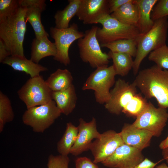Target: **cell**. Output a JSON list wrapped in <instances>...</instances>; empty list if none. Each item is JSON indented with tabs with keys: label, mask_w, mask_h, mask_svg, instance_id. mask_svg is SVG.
Masks as SVG:
<instances>
[{
	"label": "cell",
	"mask_w": 168,
	"mask_h": 168,
	"mask_svg": "<svg viewBox=\"0 0 168 168\" xmlns=\"http://www.w3.org/2000/svg\"><path fill=\"white\" fill-rule=\"evenodd\" d=\"M81 0H69L68 4L62 10L58 11L54 16L55 27L58 29L68 28L70 22L78 11Z\"/></svg>",
	"instance_id": "obj_24"
},
{
	"label": "cell",
	"mask_w": 168,
	"mask_h": 168,
	"mask_svg": "<svg viewBox=\"0 0 168 168\" xmlns=\"http://www.w3.org/2000/svg\"><path fill=\"white\" fill-rule=\"evenodd\" d=\"M61 114L52 100L46 104L27 109L23 115L22 120L34 132L42 133L54 124Z\"/></svg>",
	"instance_id": "obj_8"
},
{
	"label": "cell",
	"mask_w": 168,
	"mask_h": 168,
	"mask_svg": "<svg viewBox=\"0 0 168 168\" xmlns=\"http://www.w3.org/2000/svg\"><path fill=\"white\" fill-rule=\"evenodd\" d=\"M167 18L165 17L155 21L152 28L145 34L141 35L137 39V52L133 67L134 75L138 74L141 63L148 54L166 44Z\"/></svg>",
	"instance_id": "obj_4"
},
{
	"label": "cell",
	"mask_w": 168,
	"mask_h": 168,
	"mask_svg": "<svg viewBox=\"0 0 168 168\" xmlns=\"http://www.w3.org/2000/svg\"><path fill=\"white\" fill-rule=\"evenodd\" d=\"M79 122L77 138L70 153L74 156H78L89 150L92 140L99 138L101 134L97 130L96 121L95 118L93 117L88 122L80 118Z\"/></svg>",
	"instance_id": "obj_14"
},
{
	"label": "cell",
	"mask_w": 168,
	"mask_h": 168,
	"mask_svg": "<svg viewBox=\"0 0 168 168\" xmlns=\"http://www.w3.org/2000/svg\"><path fill=\"white\" fill-rule=\"evenodd\" d=\"M165 17H168V0H159L153 7L151 18L153 21Z\"/></svg>",
	"instance_id": "obj_31"
},
{
	"label": "cell",
	"mask_w": 168,
	"mask_h": 168,
	"mask_svg": "<svg viewBox=\"0 0 168 168\" xmlns=\"http://www.w3.org/2000/svg\"><path fill=\"white\" fill-rule=\"evenodd\" d=\"M108 14V0H81L76 16L84 24H91Z\"/></svg>",
	"instance_id": "obj_15"
},
{
	"label": "cell",
	"mask_w": 168,
	"mask_h": 168,
	"mask_svg": "<svg viewBox=\"0 0 168 168\" xmlns=\"http://www.w3.org/2000/svg\"><path fill=\"white\" fill-rule=\"evenodd\" d=\"M50 33L54 40L57 49V53L54 59L66 66L69 64V47L75 40L83 37L85 33L79 30L77 25L75 23L65 29L51 27Z\"/></svg>",
	"instance_id": "obj_10"
},
{
	"label": "cell",
	"mask_w": 168,
	"mask_h": 168,
	"mask_svg": "<svg viewBox=\"0 0 168 168\" xmlns=\"http://www.w3.org/2000/svg\"><path fill=\"white\" fill-rule=\"evenodd\" d=\"M135 84L129 83L119 78L114 87L110 91V97L105 104V108L110 113L136 118L146 108L148 102L144 97L138 93Z\"/></svg>",
	"instance_id": "obj_1"
},
{
	"label": "cell",
	"mask_w": 168,
	"mask_h": 168,
	"mask_svg": "<svg viewBox=\"0 0 168 168\" xmlns=\"http://www.w3.org/2000/svg\"><path fill=\"white\" fill-rule=\"evenodd\" d=\"M108 54L113 62L116 75L122 77L127 75L133 68V61L132 57L125 54L110 51Z\"/></svg>",
	"instance_id": "obj_26"
},
{
	"label": "cell",
	"mask_w": 168,
	"mask_h": 168,
	"mask_svg": "<svg viewBox=\"0 0 168 168\" xmlns=\"http://www.w3.org/2000/svg\"><path fill=\"white\" fill-rule=\"evenodd\" d=\"M54 156L51 154L49 156L47 164V168H55Z\"/></svg>",
	"instance_id": "obj_38"
},
{
	"label": "cell",
	"mask_w": 168,
	"mask_h": 168,
	"mask_svg": "<svg viewBox=\"0 0 168 168\" xmlns=\"http://www.w3.org/2000/svg\"><path fill=\"white\" fill-rule=\"evenodd\" d=\"M73 80L71 73L69 70L58 68L51 73L45 81L52 91H58L69 87L73 84Z\"/></svg>",
	"instance_id": "obj_22"
},
{
	"label": "cell",
	"mask_w": 168,
	"mask_h": 168,
	"mask_svg": "<svg viewBox=\"0 0 168 168\" xmlns=\"http://www.w3.org/2000/svg\"><path fill=\"white\" fill-rule=\"evenodd\" d=\"M159 147L162 150L168 149V135L160 143Z\"/></svg>",
	"instance_id": "obj_37"
},
{
	"label": "cell",
	"mask_w": 168,
	"mask_h": 168,
	"mask_svg": "<svg viewBox=\"0 0 168 168\" xmlns=\"http://www.w3.org/2000/svg\"><path fill=\"white\" fill-rule=\"evenodd\" d=\"M26 7L20 5L14 15L0 21V39L11 56L25 57L23 43L26 30Z\"/></svg>",
	"instance_id": "obj_3"
},
{
	"label": "cell",
	"mask_w": 168,
	"mask_h": 168,
	"mask_svg": "<svg viewBox=\"0 0 168 168\" xmlns=\"http://www.w3.org/2000/svg\"><path fill=\"white\" fill-rule=\"evenodd\" d=\"M133 82L146 98H154L159 107L168 108V71L155 65L139 71Z\"/></svg>",
	"instance_id": "obj_2"
},
{
	"label": "cell",
	"mask_w": 168,
	"mask_h": 168,
	"mask_svg": "<svg viewBox=\"0 0 168 168\" xmlns=\"http://www.w3.org/2000/svg\"><path fill=\"white\" fill-rule=\"evenodd\" d=\"M157 168H168V166L167 165L164 163H162L157 166Z\"/></svg>",
	"instance_id": "obj_40"
},
{
	"label": "cell",
	"mask_w": 168,
	"mask_h": 168,
	"mask_svg": "<svg viewBox=\"0 0 168 168\" xmlns=\"http://www.w3.org/2000/svg\"><path fill=\"white\" fill-rule=\"evenodd\" d=\"M53 91L41 75L30 77L17 91L27 109L46 104L52 99Z\"/></svg>",
	"instance_id": "obj_9"
},
{
	"label": "cell",
	"mask_w": 168,
	"mask_h": 168,
	"mask_svg": "<svg viewBox=\"0 0 168 168\" xmlns=\"http://www.w3.org/2000/svg\"><path fill=\"white\" fill-rule=\"evenodd\" d=\"M14 114L11 101L8 97L0 91V132H2L5 124L13 121Z\"/></svg>",
	"instance_id": "obj_28"
},
{
	"label": "cell",
	"mask_w": 168,
	"mask_h": 168,
	"mask_svg": "<svg viewBox=\"0 0 168 168\" xmlns=\"http://www.w3.org/2000/svg\"><path fill=\"white\" fill-rule=\"evenodd\" d=\"M102 28L98 27L96 36L100 44H106L120 40L137 39L141 35L137 26L124 24L106 15L98 20Z\"/></svg>",
	"instance_id": "obj_5"
},
{
	"label": "cell",
	"mask_w": 168,
	"mask_h": 168,
	"mask_svg": "<svg viewBox=\"0 0 168 168\" xmlns=\"http://www.w3.org/2000/svg\"><path fill=\"white\" fill-rule=\"evenodd\" d=\"M20 6L19 0H0V21L14 15Z\"/></svg>",
	"instance_id": "obj_30"
},
{
	"label": "cell",
	"mask_w": 168,
	"mask_h": 168,
	"mask_svg": "<svg viewBox=\"0 0 168 168\" xmlns=\"http://www.w3.org/2000/svg\"><path fill=\"white\" fill-rule=\"evenodd\" d=\"M132 124L139 128L152 132L154 136L159 137L168 120L166 109L156 108L150 102Z\"/></svg>",
	"instance_id": "obj_11"
},
{
	"label": "cell",
	"mask_w": 168,
	"mask_h": 168,
	"mask_svg": "<svg viewBox=\"0 0 168 168\" xmlns=\"http://www.w3.org/2000/svg\"><path fill=\"white\" fill-rule=\"evenodd\" d=\"M115 75L113 65L98 67L90 75L82 89L93 90L96 101L105 104L110 98V89L115 83Z\"/></svg>",
	"instance_id": "obj_6"
},
{
	"label": "cell",
	"mask_w": 168,
	"mask_h": 168,
	"mask_svg": "<svg viewBox=\"0 0 168 168\" xmlns=\"http://www.w3.org/2000/svg\"><path fill=\"white\" fill-rule=\"evenodd\" d=\"M144 158L142 151L124 143L101 163L110 168H132Z\"/></svg>",
	"instance_id": "obj_13"
},
{
	"label": "cell",
	"mask_w": 168,
	"mask_h": 168,
	"mask_svg": "<svg viewBox=\"0 0 168 168\" xmlns=\"http://www.w3.org/2000/svg\"><path fill=\"white\" fill-rule=\"evenodd\" d=\"M119 133L110 130L101 133L100 137L92 142L89 148L95 164L101 163L124 144Z\"/></svg>",
	"instance_id": "obj_12"
},
{
	"label": "cell",
	"mask_w": 168,
	"mask_h": 168,
	"mask_svg": "<svg viewBox=\"0 0 168 168\" xmlns=\"http://www.w3.org/2000/svg\"><path fill=\"white\" fill-rule=\"evenodd\" d=\"M98 27L94 26L86 31L84 37L77 42L81 59L94 68L108 65L110 59L109 54L103 52L101 49L96 36Z\"/></svg>",
	"instance_id": "obj_7"
},
{
	"label": "cell",
	"mask_w": 168,
	"mask_h": 168,
	"mask_svg": "<svg viewBox=\"0 0 168 168\" xmlns=\"http://www.w3.org/2000/svg\"><path fill=\"white\" fill-rule=\"evenodd\" d=\"M54 161L55 168H68L70 160L68 156H54Z\"/></svg>",
	"instance_id": "obj_33"
},
{
	"label": "cell",
	"mask_w": 168,
	"mask_h": 168,
	"mask_svg": "<svg viewBox=\"0 0 168 168\" xmlns=\"http://www.w3.org/2000/svg\"><path fill=\"white\" fill-rule=\"evenodd\" d=\"M45 0H19L20 5L25 7V17L32 26L35 38L49 37L43 25L41 19V12L46 9Z\"/></svg>",
	"instance_id": "obj_16"
},
{
	"label": "cell",
	"mask_w": 168,
	"mask_h": 168,
	"mask_svg": "<svg viewBox=\"0 0 168 168\" xmlns=\"http://www.w3.org/2000/svg\"><path fill=\"white\" fill-rule=\"evenodd\" d=\"M137 39L120 40L100 45L101 47L109 49L111 52L125 54L135 57L137 52Z\"/></svg>",
	"instance_id": "obj_27"
},
{
	"label": "cell",
	"mask_w": 168,
	"mask_h": 168,
	"mask_svg": "<svg viewBox=\"0 0 168 168\" xmlns=\"http://www.w3.org/2000/svg\"><path fill=\"white\" fill-rule=\"evenodd\" d=\"M157 163L146 158L138 165L132 168H157Z\"/></svg>",
	"instance_id": "obj_36"
},
{
	"label": "cell",
	"mask_w": 168,
	"mask_h": 168,
	"mask_svg": "<svg viewBox=\"0 0 168 168\" xmlns=\"http://www.w3.org/2000/svg\"><path fill=\"white\" fill-rule=\"evenodd\" d=\"M124 143L141 151L149 146L153 133L138 128L132 124H125L119 133Z\"/></svg>",
	"instance_id": "obj_17"
},
{
	"label": "cell",
	"mask_w": 168,
	"mask_h": 168,
	"mask_svg": "<svg viewBox=\"0 0 168 168\" xmlns=\"http://www.w3.org/2000/svg\"><path fill=\"white\" fill-rule=\"evenodd\" d=\"M96 164L86 157H78L75 161L76 168H99Z\"/></svg>",
	"instance_id": "obj_32"
},
{
	"label": "cell",
	"mask_w": 168,
	"mask_h": 168,
	"mask_svg": "<svg viewBox=\"0 0 168 168\" xmlns=\"http://www.w3.org/2000/svg\"><path fill=\"white\" fill-rule=\"evenodd\" d=\"M11 66L14 70L24 72L29 75L30 77L40 75L41 72L48 70L47 68L25 57L11 56L7 58L2 63Z\"/></svg>",
	"instance_id": "obj_18"
},
{
	"label": "cell",
	"mask_w": 168,
	"mask_h": 168,
	"mask_svg": "<svg viewBox=\"0 0 168 168\" xmlns=\"http://www.w3.org/2000/svg\"><path fill=\"white\" fill-rule=\"evenodd\" d=\"M11 56V52L3 41L0 39V62L2 63L7 58Z\"/></svg>",
	"instance_id": "obj_35"
},
{
	"label": "cell",
	"mask_w": 168,
	"mask_h": 168,
	"mask_svg": "<svg viewBox=\"0 0 168 168\" xmlns=\"http://www.w3.org/2000/svg\"><path fill=\"white\" fill-rule=\"evenodd\" d=\"M57 49L54 43L52 42L47 37L40 39H34L31 43L30 59L38 63L40 60L45 57H55Z\"/></svg>",
	"instance_id": "obj_21"
},
{
	"label": "cell",
	"mask_w": 168,
	"mask_h": 168,
	"mask_svg": "<svg viewBox=\"0 0 168 168\" xmlns=\"http://www.w3.org/2000/svg\"><path fill=\"white\" fill-rule=\"evenodd\" d=\"M52 99L61 113L68 115L75 108L77 99L74 85L63 91H53Z\"/></svg>",
	"instance_id": "obj_20"
},
{
	"label": "cell",
	"mask_w": 168,
	"mask_h": 168,
	"mask_svg": "<svg viewBox=\"0 0 168 168\" xmlns=\"http://www.w3.org/2000/svg\"><path fill=\"white\" fill-rule=\"evenodd\" d=\"M148 59L158 67L168 69V47L166 44L152 51L149 55Z\"/></svg>",
	"instance_id": "obj_29"
},
{
	"label": "cell",
	"mask_w": 168,
	"mask_h": 168,
	"mask_svg": "<svg viewBox=\"0 0 168 168\" xmlns=\"http://www.w3.org/2000/svg\"><path fill=\"white\" fill-rule=\"evenodd\" d=\"M162 155L164 159L168 164V149L162 150Z\"/></svg>",
	"instance_id": "obj_39"
},
{
	"label": "cell",
	"mask_w": 168,
	"mask_h": 168,
	"mask_svg": "<svg viewBox=\"0 0 168 168\" xmlns=\"http://www.w3.org/2000/svg\"><path fill=\"white\" fill-rule=\"evenodd\" d=\"M157 1L158 0H134L138 12L137 26L141 35L148 31L154 24V21L151 19V14Z\"/></svg>",
	"instance_id": "obj_19"
},
{
	"label": "cell",
	"mask_w": 168,
	"mask_h": 168,
	"mask_svg": "<svg viewBox=\"0 0 168 168\" xmlns=\"http://www.w3.org/2000/svg\"><path fill=\"white\" fill-rule=\"evenodd\" d=\"M131 0H108V5L110 14L114 12L125 4Z\"/></svg>",
	"instance_id": "obj_34"
},
{
	"label": "cell",
	"mask_w": 168,
	"mask_h": 168,
	"mask_svg": "<svg viewBox=\"0 0 168 168\" xmlns=\"http://www.w3.org/2000/svg\"><path fill=\"white\" fill-rule=\"evenodd\" d=\"M78 133L77 126L76 127L71 122L67 124L64 133L57 145V151L60 155L68 156L70 153Z\"/></svg>",
	"instance_id": "obj_25"
},
{
	"label": "cell",
	"mask_w": 168,
	"mask_h": 168,
	"mask_svg": "<svg viewBox=\"0 0 168 168\" xmlns=\"http://www.w3.org/2000/svg\"><path fill=\"white\" fill-rule=\"evenodd\" d=\"M111 16L125 24L137 26L138 18V7L131 0L110 14Z\"/></svg>",
	"instance_id": "obj_23"
}]
</instances>
